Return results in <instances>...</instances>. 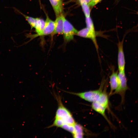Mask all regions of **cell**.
Returning <instances> with one entry per match:
<instances>
[{"instance_id": "obj_17", "label": "cell", "mask_w": 138, "mask_h": 138, "mask_svg": "<svg viewBox=\"0 0 138 138\" xmlns=\"http://www.w3.org/2000/svg\"><path fill=\"white\" fill-rule=\"evenodd\" d=\"M102 0H91L88 4L90 7H93L100 2Z\"/></svg>"}, {"instance_id": "obj_11", "label": "cell", "mask_w": 138, "mask_h": 138, "mask_svg": "<svg viewBox=\"0 0 138 138\" xmlns=\"http://www.w3.org/2000/svg\"><path fill=\"white\" fill-rule=\"evenodd\" d=\"M91 107L95 111L101 114L108 121L105 114L106 109L97 102H92Z\"/></svg>"}, {"instance_id": "obj_2", "label": "cell", "mask_w": 138, "mask_h": 138, "mask_svg": "<svg viewBox=\"0 0 138 138\" xmlns=\"http://www.w3.org/2000/svg\"><path fill=\"white\" fill-rule=\"evenodd\" d=\"M102 92L101 88L98 90L81 93H68L76 95L86 101L93 102L98 101Z\"/></svg>"}, {"instance_id": "obj_7", "label": "cell", "mask_w": 138, "mask_h": 138, "mask_svg": "<svg viewBox=\"0 0 138 138\" xmlns=\"http://www.w3.org/2000/svg\"><path fill=\"white\" fill-rule=\"evenodd\" d=\"M76 35L84 38L91 39L94 44L97 50L98 51V46L96 39V32H94L87 27L78 31Z\"/></svg>"}, {"instance_id": "obj_3", "label": "cell", "mask_w": 138, "mask_h": 138, "mask_svg": "<svg viewBox=\"0 0 138 138\" xmlns=\"http://www.w3.org/2000/svg\"><path fill=\"white\" fill-rule=\"evenodd\" d=\"M78 31L65 18L64 20L63 34L64 42L67 43L73 40Z\"/></svg>"}, {"instance_id": "obj_19", "label": "cell", "mask_w": 138, "mask_h": 138, "mask_svg": "<svg viewBox=\"0 0 138 138\" xmlns=\"http://www.w3.org/2000/svg\"><path fill=\"white\" fill-rule=\"evenodd\" d=\"M39 1L40 2V0H39Z\"/></svg>"}, {"instance_id": "obj_15", "label": "cell", "mask_w": 138, "mask_h": 138, "mask_svg": "<svg viewBox=\"0 0 138 138\" xmlns=\"http://www.w3.org/2000/svg\"><path fill=\"white\" fill-rule=\"evenodd\" d=\"M85 17L86 27L93 32H96L93 23L90 16Z\"/></svg>"}, {"instance_id": "obj_6", "label": "cell", "mask_w": 138, "mask_h": 138, "mask_svg": "<svg viewBox=\"0 0 138 138\" xmlns=\"http://www.w3.org/2000/svg\"><path fill=\"white\" fill-rule=\"evenodd\" d=\"M123 40L119 41L117 44L118 48V64L119 72L125 71V61L123 48Z\"/></svg>"}, {"instance_id": "obj_10", "label": "cell", "mask_w": 138, "mask_h": 138, "mask_svg": "<svg viewBox=\"0 0 138 138\" xmlns=\"http://www.w3.org/2000/svg\"><path fill=\"white\" fill-rule=\"evenodd\" d=\"M57 17L63 13V0H49Z\"/></svg>"}, {"instance_id": "obj_12", "label": "cell", "mask_w": 138, "mask_h": 138, "mask_svg": "<svg viewBox=\"0 0 138 138\" xmlns=\"http://www.w3.org/2000/svg\"><path fill=\"white\" fill-rule=\"evenodd\" d=\"M72 134L74 138L83 137L84 133L83 126L76 123L75 126L74 130Z\"/></svg>"}, {"instance_id": "obj_18", "label": "cell", "mask_w": 138, "mask_h": 138, "mask_svg": "<svg viewBox=\"0 0 138 138\" xmlns=\"http://www.w3.org/2000/svg\"><path fill=\"white\" fill-rule=\"evenodd\" d=\"M91 0H78L80 4L81 3H85L88 4L90 2Z\"/></svg>"}, {"instance_id": "obj_1", "label": "cell", "mask_w": 138, "mask_h": 138, "mask_svg": "<svg viewBox=\"0 0 138 138\" xmlns=\"http://www.w3.org/2000/svg\"><path fill=\"white\" fill-rule=\"evenodd\" d=\"M59 106L54 121L49 128L53 126L61 128L70 132H73L76 123L70 112L59 100Z\"/></svg>"}, {"instance_id": "obj_9", "label": "cell", "mask_w": 138, "mask_h": 138, "mask_svg": "<svg viewBox=\"0 0 138 138\" xmlns=\"http://www.w3.org/2000/svg\"><path fill=\"white\" fill-rule=\"evenodd\" d=\"M112 73L109 76V83L110 87V95L113 94L118 90L119 87L118 71L112 70Z\"/></svg>"}, {"instance_id": "obj_5", "label": "cell", "mask_w": 138, "mask_h": 138, "mask_svg": "<svg viewBox=\"0 0 138 138\" xmlns=\"http://www.w3.org/2000/svg\"><path fill=\"white\" fill-rule=\"evenodd\" d=\"M118 76L119 83L118 88L117 91L113 94H119L121 97L122 102L124 100L126 91L128 89L125 71H119L118 72Z\"/></svg>"}, {"instance_id": "obj_4", "label": "cell", "mask_w": 138, "mask_h": 138, "mask_svg": "<svg viewBox=\"0 0 138 138\" xmlns=\"http://www.w3.org/2000/svg\"><path fill=\"white\" fill-rule=\"evenodd\" d=\"M54 21L50 19L48 16L46 15V18L45 21V25L44 28L42 32L38 34H27V37L30 38V40L37 37L45 36L52 34L54 29Z\"/></svg>"}, {"instance_id": "obj_14", "label": "cell", "mask_w": 138, "mask_h": 138, "mask_svg": "<svg viewBox=\"0 0 138 138\" xmlns=\"http://www.w3.org/2000/svg\"><path fill=\"white\" fill-rule=\"evenodd\" d=\"M21 13L24 16L30 26L31 29L33 28H35L37 26L40 18H34Z\"/></svg>"}, {"instance_id": "obj_13", "label": "cell", "mask_w": 138, "mask_h": 138, "mask_svg": "<svg viewBox=\"0 0 138 138\" xmlns=\"http://www.w3.org/2000/svg\"><path fill=\"white\" fill-rule=\"evenodd\" d=\"M97 102L106 108L108 107V95L105 91L102 92Z\"/></svg>"}, {"instance_id": "obj_8", "label": "cell", "mask_w": 138, "mask_h": 138, "mask_svg": "<svg viewBox=\"0 0 138 138\" xmlns=\"http://www.w3.org/2000/svg\"><path fill=\"white\" fill-rule=\"evenodd\" d=\"M65 18L63 13L56 17L54 21V29L52 35L63 34L64 20Z\"/></svg>"}, {"instance_id": "obj_16", "label": "cell", "mask_w": 138, "mask_h": 138, "mask_svg": "<svg viewBox=\"0 0 138 138\" xmlns=\"http://www.w3.org/2000/svg\"><path fill=\"white\" fill-rule=\"evenodd\" d=\"M81 5L85 17H88L90 16V7L88 4L81 3Z\"/></svg>"}]
</instances>
